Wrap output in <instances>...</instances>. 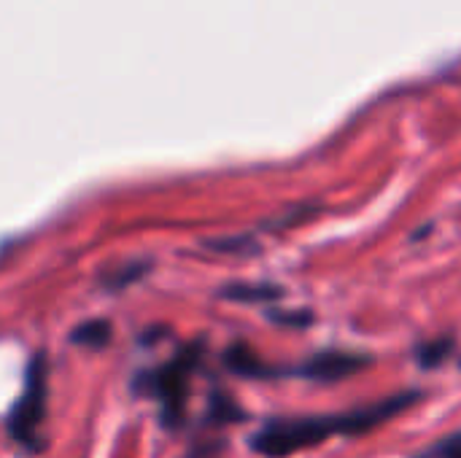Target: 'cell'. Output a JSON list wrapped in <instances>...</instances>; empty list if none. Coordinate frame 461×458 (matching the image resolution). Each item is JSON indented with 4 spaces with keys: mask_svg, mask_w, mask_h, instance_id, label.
<instances>
[{
    "mask_svg": "<svg viewBox=\"0 0 461 458\" xmlns=\"http://www.w3.org/2000/svg\"><path fill=\"white\" fill-rule=\"evenodd\" d=\"M43 405H46V367L43 359H32L30 370H27V381H24V394L22 400L14 405L11 418H8V432L14 440H30L32 432L38 429L41 418H43Z\"/></svg>",
    "mask_w": 461,
    "mask_h": 458,
    "instance_id": "7a4b0ae2",
    "label": "cell"
},
{
    "mask_svg": "<svg viewBox=\"0 0 461 458\" xmlns=\"http://www.w3.org/2000/svg\"><path fill=\"white\" fill-rule=\"evenodd\" d=\"M440 458H461V435H454L440 445Z\"/></svg>",
    "mask_w": 461,
    "mask_h": 458,
    "instance_id": "7c38bea8",
    "label": "cell"
},
{
    "mask_svg": "<svg viewBox=\"0 0 461 458\" xmlns=\"http://www.w3.org/2000/svg\"><path fill=\"white\" fill-rule=\"evenodd\" d=\"M213 416L219 418V421H240L243 418V413H240V408L235 405V402H230L227 397H216L213 400Z\"/></svg>",
    "mask_w": 461,
    "mask_h": 458,
    "instance_id": "9c48e42d",
    "label": "cell"
},
{
    "mask_svg": "<svg viewBox=\"0 0 461 458\" xmlns=\"http://www.w3.org/2000/svg\"><path fill=\"white\" fill-rule=\"evenodd\" d=\"M224 362H227V367H230L235 375H243V378H267V375H270V370L259 362V356H257L249 346H243V343H235V346L227 351Z\"/></svg>",
    "mask_w": 461,
    "mask_h": 458,
    "instance_id": "5b68a950",
    "label": "cell"
},
{
    "mask_svg": "<svg viewBox=\"0 0 461 458\" xmlns=\"http://www.w3.org/2000/svg\"><path fill=\"white\" fill-rule=\"evenodd\" d=\"M340 435V416L338 418H284L270 421L259 435L251 440L254 451L267 458H286L297 451L321 445L324 440Z\"/></svg>",
    "mask_w": 461,
    "mask_h": 458,
    "instance_id": "6da1fadb",
    "label": "cell"
},
{
    "mask_svg": "<svg viewBox=\"0 0 461 458\" xmlns=\"http://www.w3.org/2000/svg\"><path fill=\"white\" fill-rule=\"evenodd\" d=\"M208 246L216 251H243V248H249V240L246 238H230V243L227 240H211Z\"/></svg>",
    "mask_w": 461,
    "mask_h": 458,
    "instance_id": "8fae6325",
    "label": "cell"
},
{
    "mask_svg": "<svg viewBox=\"0 0 461 458\" xmlns=\"http://www.w3.org/2000/svg\"><path fill=\"white\" fill-rule=\"evenodd\" d=\"M189 370H192V354H184L173 362H167L157 375H154V391L159 394L167 418L178 421L181 418V408L186 400V381H189Z\"/></svg>",
    "mask_w": 461,
    "mask_h": 458,
    "instance_id": "3957f363",
    "label": "cell"
},
{
    "mask_svg": "<svg viewBox=\"0 0 461 458\" xmlns=\"http://www.w3.org/2000/svg\"><path fill=\"white\" fill-rule=\"evenodd\" d=\"M70 340L76 346H84V348H103L108 340H111V324L103 321V319H92V321H84L73 329Z\"/></svg>",
    "mask_w": 461,
    "mask_h": 458,
    "instance_id": "52a82bcc",
    "label": "cell"
},
{
    "mask_svg": "<svg viewBox=\"0 0 461 458\" xmlns=\"http://www.w3.org/2000/svg\"><path fill=\"white\" fill-rule=\"evenodd\" d=\"M367 364H370L367 356H357V354H346V351H321L303 367V375L313 378V381L332 383V381H343V378L365 370Z\"/></svg>",
    "mask_w": 461,
    "mask_h": 458,
    "instance_id": "277c9868",
    "label": "cell"
},
{
    "mask_svg": "<svg viewBox=\"0 0 461 458\" xmlns=\"http://www.w3.org/2000/svg\"><path fill=\"white\" fill-rule=\"evenodd\" d=\"M221 297L235 302H276L284 297V289L273 283H232L221 292Z\"/></svg>",
    "mask_w": 461,
    "mask_h": 458,
    "instance_id": "8992f818",
    "label": "cell"
},
{
    "mask_svg": "<svg viewBox=\"0 0 461 458\" xmlns=\"http://www.w3.org/2000/svg\"><path fill=\"white\" fill-rule=\"evenodd\" d=\"M273 321L289 324V327H308L311 324V313H273Z\"/></svg>",
    "mask_w": 461,
    "mask_h": 458,
    "instance_id": "30bf717a",
    "label": "cell"
},
{
    "mask_svg": "<svg viewBox=\"0 0 461 458\" xmlns=\"http://www.w3.org/2000/svg\"><path fill=\"white\" fill-rule=\"evenodd\" d=\"M451 348H454V340H435V343H427L419 348V364L432 370V367H440L448 356H451Z\"/></svg>",
    "mask_w": 461,
    "mask_h": 458,
    "instance_id": "ba28073f",
    "label": "cell"
}]
</instances>
